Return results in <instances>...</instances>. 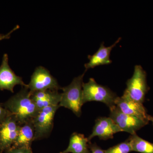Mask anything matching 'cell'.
Returning a JSON list of instances; mask_svg holds the SVG:
<instances>
[{
  "label": "cell",
  "mask_w": 153,
  "mask_h": 153,
  "mask_svg": "<svg viewBox=\"0 0 153 153\" xmlns=\"http://www.w3.org/2000/svg\"><path fill=\"white\" fill-rule=\"evenodd\" d=\"M3 105L21 125L32 121L39 111L27 87H22Z\"/></svg>",
  "instance_id": "cell-1"
},
{
  "label": "cell",
  "mask_w": 153,
  "mask_h": 153,
  "mask_svg": "<svg viewBox=\"0 0 153 153\" xmlns=\"http://www.w3.org/2000/svg\"><path fill=\"white\" fill-rule=\"evenodd\" d=\"M85 72L76 76L69 85L61 88V99L59 107H63L72 111L76 116L82 114V107L84 104L82 98V84Z\"/></svg>",
  "instance_id": "cell-2"
},
{
  "label": "cell",
  "mask_w": 153,
  "mask_h": 153,
  "mask_svg": "<svg viewBox=\"0 0 153 153\" xmlns=\"http://www.w3.org/2000/svg\"><path fill=\"white\" fill-rule=\"evenodd\" d=\"M118 97L108 87L98 84L95 79L90 78L88 82L82 84L83 103L96 101L104 103L110 108L115 105Z\"/></svg>",
  "instance_id": "cell-3"
},
{
  "label": "cell",
  "mask_w": 153,
  "mask_h": 153,
  "mask_svg": "<svg viewBox=\"0 0 153 153\" xmlns=\"http://www.w3.org/2000/svg\"><path fill=\"white\" fill-rule=\"evenodd\" d=\"M149 88L146 72L140 65H136L132 76L127 81L126 88L123 96L143 103Z\"/></svg>",
  "instance_id": "cell-4"
},
{
  "label": "cell",
  "mask_w": 153,
  "mask_h": 153,
  "mask_svg": "<svg viewBox=\"0 0 153 153\" xmlns=\"http://www.w3.org/2000/svg\"><path fill=\"white\" fill-rule=\"evenodd\" d=\"M59 105L47 107L40 110L33 122L35 129V140L46 138L50 135L54 126V118Z\"/></svg>",
  "instance_id": "cell-5"
},
{
  "label": "cell",
  "mask_w": 153,
  "mask_h": 153,
  "mask_svg": "<svg viewBox=\"0 0 153 153\" xmlns=\"http://www.w3.org/2000/svg\"><path fill=\"white\" fill-rule=\"evenodd\" d=\"M27 87L32 93L47 90L59 91L62 88L49 70L41 66L35 69Z\"/></svg>",
  "instance_id": "cell-6"
},
{
  "label": "cell",
  "mask_w": 153,
  "mask_h": 153,
  "mask_svg": "<svg viewBox=\"0 0 153 153\" xmlns=\"http://www.w3.org/2000/svg\"><path fill=\"white\" fill-rule=\"evenodd\" d=\"M110 117L122 130L131 135L136 133V131L149 123L129 115L126 114L114 105L109 108Z\"/></svg>",
  "instance_id": "cell-7"
},
{
  "label": "cell",
  "mask_w": 153,
  "mask_h": 153,
  "mask_svg": "<svg viewBox=\"0 0 153 153\" xmlns=\"http://www.w3.org/2000/svg\"><path fill=\"white\" fill-rule=\"evenodd\" d=\"M21 125L10 114L0 124V151L4 152L12 147L16 139Z\"/></svg>",
  "instance_id": "cell-8"
},
{
  "label": "cell",
  "mask_w": 153,
  "mask_h": 153,
  "mask_svg": "<svg viewBox=\"0 0 153 153\" xmlns=\"http://www.w3.org/2000/svg\"><path fill=\"white\" fill-rule=\"evenodd\" d=\"M17 85L27 87L22 77L17 75L9 64L8 55L4 54L0 66V90H7L14 93V88Z\"/></svg>",
  "instance_id": "cell-9"
},
{
  "label": "cell",
  "mask_w": 153,
  "mask_h": 153,
  "mask_svg": "<svg viewBox=\"0 0 153 153\" xmlns=\"http://www.w3.org/2000/svg\"><path fill=\"white\" fill-rule=\"evenodd\" d=\"M121 131L122 130L110 117H99L96 120L92 133L88 139L90 141L95 137L102 140L112 139L114 134Z\"/></svg>",
  "instance_id": "cell-10"
},
{
  "label": "cell",
  "mask_w": 153,
  "mask_h": 153,
  "mask_svg": "<svg viewBox=\"0 0 153 153\" xmlns=\"http://www.w3.org/2000/svg\"><path fill=\"white\" fill-rule=\"evenodd\" d=\"M115 104L124 113L149 122L148 118L149 114L147 113L146 110L143 103L134 101L122 96L121 97H118Z\"/></svg>",
  "instance_id": "cell-11"
},
{
  "label": "cell",
  "mask_w": 153,
  "mask_h": 153,
  "mask_svg": "<svg viewBox=\"0 0 153 153\" xmlns=\"http://www.w3.org/2000/svg\"><path fill=\"white\" fill-rule=\"evenodd\" d=\"M121 39V38H119L114 44L109 47H105L104 42L102 43L98 50L94 54L88 55L89 61L84 65L85 70L101 65L111 64L112 62L110 58L111 52L117 44L119 43Z\"/></svg>",
  "instance_id": "cell-12"
},
{
  "label": "cell",
  "mask_w": 153,
  "mask_h": 153,
  "mask_svg": "<svg viewBox=\"0 0 153 153\" xmlns=\"http://www.w3.org/2000/svg\"><path fill=\"white\" fill-rule=\"evenodd\" d=\"M61 93L57 90H47L32 93V98L39 110L47 107L59 105Z\"/></svg>",
  "instance_id": "cell-13"
},
{
  "label": "cell",
  "mask_w": 153,
  "mask_h": 153,
  "mask_svg": "<svg viewBox=\"0 0 153 153\" xmlns=\"http://www.w3.org/2000/svg\"><path fill=\"white\" fill-rule=\"evenodd\" d=\"M35 132L32 121L21 125L18 136L12 147L31 148L35 140Z\"/></svg>",
  "instance_id": "cell-14"
},
{
  "label": "cell",
  "mask_w": 153,
  "mask_h": 153,
  "mask_svg": "<svg viewBox=\"0 0 153 153\" xmlns=\"http://www.w3.org/2000/svg\"><path fill=\"white\" fill-rule=\"evenodd\" d=\"M89 142L84 135L74 132L71 135L68 147L60 153H91Z\"/></svg>",
  "instance_id": "cell-15"
},
{
  "label": "cell",
  "mask_w": 153,
  "mask_h": 153,
  "mask_svg": "<svg viewBox=\"0 0 153 153\" xmlns=\"http://www.w3.org/2000/svg\"><path fill=\"white\" fill-rule=\"evenodd\" d=\"M128 140L132 152L140 153H153V143L143 139L136 133L131 135Z\"/></svg>",
  "instance_id": "cell-16"
},
{
  "label": "cell",
  "mask_w": 153,
  "mask_h": 153,
  "mask_svg": "<svg viewBox=\"0 0 153 153\" xmlns=\"http://www.w3.org/2000/svg\"><path fill=\"white\" fill-rule=\"evenodd\" d=\"M105 151V153H129L132 152L131 147L128 140Z\"/></svg>",
  "instance_id": "cell-17"
},
{
  "label": "cell",
  "mask_w": 153,
  "mask_h": 153,
  "mask_svg": "<svg viewBox=\"0 0 153 153\" xmlns=\"http://www.w3.org/2000/svg\"><path fill=\"white\" fill-rule=\"evenodd\" d=\"M5 153H33L31 148L12 147Z\"/></svg>",
  "instance_id": "cell-18"
},
{
  "label": "cell",
  "mask_w": 153,
  "mask_h": 153,
  "mask_svg": "<svg viewBox=\"0 0 153 153\" xmlns=\"http://www.w3.org/2000/svg\"><path fill=\"white\" fill-rule=\"evenodd\" d=\"M10 114L5 108L3 104L0 103V124L2 123Z\"/></svg>",
  "instance_id": "cell-19"
},
{
  "label": "cell",
  "mask_w": 153,
  "mask_h": 153,
  "mask_svg": "<svg viewBox=\"0 0 153 153\" xmlns=\"http://www.w3.org/2000/svg\"><path fill=\"white\" fill-rule=\"evenodd\" d=\"M89 149L91 153H105V151L101 149L96 143L90 144Z\"/></svg>",
  "instance_id": "cell-20"
},
{
  "label": "cell",
  "mask_w": 153,
  "mask_h": 153,
  "mask_svg": "<svg viewBox=\"0 0 153 153\" xmlns=\"http://www.w3.org/2000/svg\"><path fill=\"white\" fill-rule=\"evenodd\" d=\"M19 28H20V27H19V25H16L13 30H11L10 32L7 33V34H1L0 33V41L4 40V39H8L10 38L11 37V34L16 30H18Z\"/></svg>",
  "instance_id": "cell-21"
},
{
  "label": "cell",
  "mask_w": 153,
  "mask_h": 153,
  "mask_svg": "<svg viewBox=\"0 0 153 153\" xmlns=\"http://www.w3.org/2000/svg\"><path fill=\"white\" fill-rule=\"evenodd\" d=\"M148 120H149V121L152 122V125L153 126V117L152 116L149 115V116H148Z\"/></svg>",
  "instance_id": "cell-22"
}]
</instances>
